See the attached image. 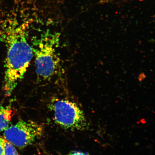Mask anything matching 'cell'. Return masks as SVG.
<instances>
[{"label":"cell","mask_w":155,"mask_h":155,"mask_svg":"<svg viewBox=\"0 0 155 155\" xmlns=\"http://www.w3.org/2000/svg\"><path fill=\"white\" fill-rule=\"evenodd\" d=\"M0 40L7 49L3 90L9 96L24 78L33 53L26 31L14 22L0 21Z\"/></svg>","instance_id":"6da1fadb"},{"label":"cell","mask_w":155,"mask_h":155,"mask_svg":"<svg viewBox=\"0 0 155 155\" xmlns=\"http://www.w3.org/2000/svg\"><path fill=\"white\" fill-rule=\"evenodd\" d=\"M59 41V35L48 32L33 39L31 46L36 71L40 80L49 81L57 75L61 68L58 51Z\"/></svg>","instance_id":"7a4b0ae2"},{"label":"cell","mask_w":155,"mask_h":155,"mask_svg":"<svg viewBox=\"0 0 155 155\" xmlns=\"http://www.w3.org/2000/svg\"><path fill=\"white\" fill-rule=\"evenodd\" d=\"M50 107L55 123L64 129L71 130L88 129V123L84 112L75 103L66 99H54Z\"/></svg>","instance_id":"3957f363"},{"label":"cell","mask_w":155,"mask_h":155,"mask_svg":"<svg viewBox=\"0 0 155 155\" xmlns=\"http://www.w3.org/2000/svg\"><path fill=\"white\" fill-rule=\"evenodd\" d=\"M43 132V127L39 124L20 120L5 130L4 137L14 146L23 148L31 144Z\"/></svg>","instance_id":"277c9868"},{"label":"cell","mask_w":155,"mask_h":155,"mask_svg":"<svg viewBox=\"0 0 155 155\" xmlns=\"http://www.w3.org/2000/svg\"><path fill=\"white\" fill-rule=\"evenodd\" d=\"M13 111L9 107L0 105V132L9 127Z\"/></svg>","instance_id":"5b68a950"},{"label":"cell","mask_w":155,"mask_h":155,"mask_svg":"<svg viewBox=\"0 0 155 155\" xmlns=\"http://www.w3.org/2000/svg\"><path fill=\"white\" fill-rule=\"evenodd\" d=\"M0 143L3 147V155H19L14 145L0 136Z\"/></svg>","instance_id":"8992f818"},{"label":"cell","mask_w":155,"mask_h":155,"mask_svg":"<svg viewBox=\"0 0 155 155\" xmlns=\"http://www.w3.org/2000/svg\"><path fill=\"white\" fill-rule=\"evenodd\" d=\"M67 155H90L87 153H85L79 151H74L69 153Z\"/></svg>","instance_id":"52a82bcc"},{"label":"cell","mask_w":155,"mask_h":155,"mask_svg":"<svg viewBox=\"0 0 155 155\" xmlns=\"http://www.w3.org/2000/svg\"><path fill=\"white\" fill-rule=\"evenodd\" d=\"M0 155H3V147L1 143H0Z\"/></svg>","instance_id":"ba28073f"}]
</instances>
